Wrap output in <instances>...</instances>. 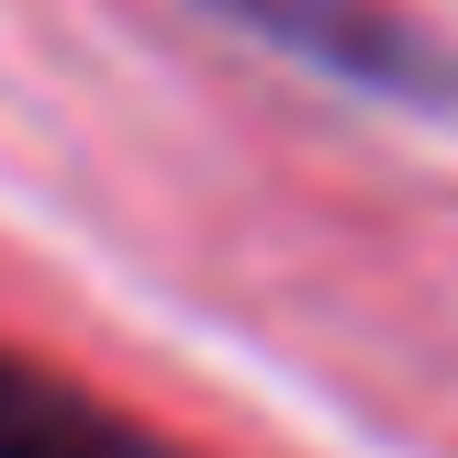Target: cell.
I'll return each mask as SVG.
<instances>
[{
  "label": "cell",
  "mask_w": 458,
  "mask_h": 458,
  "mask_svg": "<svg viewBox=\"0 0 458 458\" xmlns=\"http://www.w3.org/2000/svg\"><path fill=\"white\" fill-rule=\"evenodd\" d=\"M224 34L268 45V56L313 67L325 89H369L403 112H447L458 101V45L403 0H201Z\"/></svg>",
  "instance_id": "obj_1"
},
{
  "label": "cell",
  "mask_w": 458,
  "mask_h": 458,
  "mask_svg": "<svg viewBox=\"0 0 458 458\" xmlns=\"http://www.w3.org/2000/svg\"><path fill=\"white\" fill-rule=\"evenodd\" d=\"M0 458H191V447L157 437V425H134V414H112V403L79 392L67 369L0 347Z\"/></svg>",
  "instance_id": "obj_2"
}]
</instances>
